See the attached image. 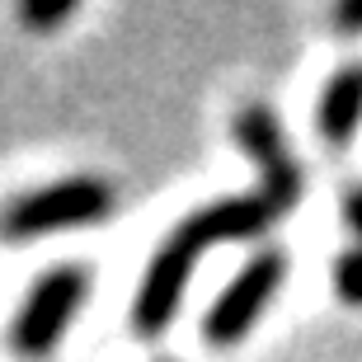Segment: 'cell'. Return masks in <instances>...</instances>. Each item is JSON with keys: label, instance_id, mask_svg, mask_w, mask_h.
Here are the masks:
<instances>
[{"label": "cell", "instance_id": "1", "mask_svg": "<svg viewBox=\"0 0 362 362\" xmlns=\"http://www.w3.org/2000/svg\"><path fill=\"white\" fill-rule=\"evenodd\" d=\"M269 226H273V207L259 193H235V198H221L202 212L184 216L141 273V287H136V301H132V329L146 339L165 334L170 320L179 315V306H184V287L193 278V264L202 259V250L255 240Z\"/></svg>", "mask_w": 362, "mask_h": 362}, {"label": "cell", "instance_id": "2", "mask_svg": "<svg viewBox=\"0 0 362 362\" xmlns=\"http://www.w3.org/2000/svg\"><path fill=\"white\" fill-rule=\"evenodd\" d=\"M118 193L108 188V179L76 175L57 179V184L28 188L0 212V235L5 240H42V235H62V230H81L113 216Z\"/></svg>", "mask_w": 362, "mask_h": 362}, {"label": "cell", "instance_id": "3", "mask_svg": "<svg viewBox=\"0 0 362 362\" xmlns=\"http://www.w3.org/2000/svg\"><path fill=\"white\" fill-rule=\"evenodd\" d=\"M85 301H90V269L85 264H57V269L38 273L10 325V349L24 362H42L47 353H57L62 334L85 310Z\"/></svg>", "mask_w": 362, "mask_h": 362}, {"label": "cell", "instance_id": "4", "mask_svg": "<svg viewBox=\"0 0 362 362\" xmlns=\"http://www.w3.org/2000/svg\"><path fill=\"white\" fill-rule=\"evenodd\" d=\"M230 132H235L240 151L250 156V165L259 170V198L273 207V216L292 212L306 193V175L292 156V141L282 132L278 113L269 104H245L230 122Z\"/></svg>", "mask_w": 362, "mask_h": 362}, {"label": "cell", "instance_id": "5", "mask_svg": "<svg viewBox=\"0 0 362 362\" xmlns=\"http://www.w3.org/2000/svg\"><path fill=\"white\" fill-rule=\"evenodd\" d=\"M282 278H287V255L282 250H259L235 278L221 287V296L212 301V310L202 315V334L212 349H235L255 320L269 310V301L278 296Z\"/></svg>", "mask_w": 362, "mask_h": 362}, {"label": "cell", "instance_id": "6", "mask_svg": "<svg viewBox=\"0 0 362 362\" xmlns=\"http://www.w3.org/2000/svg\"><path fill=\"white\" fill-rule=\"evenodd\" d=\"M315 127H320L325 146H349L362 127V62H349L329 76L315 108Z\"/></svg>", "mask_w": 362, "mask_h": 362}, {"label": "cell", "instance_id": "7", "mask_svg": "<svg viewBox=\"0 0 362 362\" xmlns=\"http://www.w3.org/2000/svg\"><path fill=\"white\" fill-rule=\"evenodd\" d=\"M334 292L349 301V306H362V245L358 250H344L334 259Z\"/></svg>", "mask_w": 362, "mask_h": 362}, {"label": "cell", "instance_id": "8", "mask_svg": "<svg viewBox=\"0 0 362 362\" xmlns=\"http://www.w3.org/2000/svg\"><path fill=\"white\" fill-rule=\"evenodd\" d=\"M71 14H76V5L71 0H62V5H42V0H28V5H19V19H24L28 28H57V24H66Z\"/></svg>", "mask_w": 362, "mask_h": 362}, {"label": "cell", "instance_id": "9", "mask_svg": "<svg viewBox=\"0 0 362 362\" xmlns=\"http://www.w3.org/2000/svg\"><path fill=\"white\" fill-rule=\"evenodd\" d=\"M334 24L344 28V33H358L362 28V0H344V5L334 10Z\"/></svg>", "mask_w": 362, "mask_h": 362}, {"label": "cell", "instance_id": "10", "mask_svg": "<svg viewBox=\"0 0 362 362\" xmlns=\"http://www.w3.org/2000/svg\"><path fill=\"white\" fill-rule=\"evenodd\" d=\"M344 221L362 235V184H353L349 193H344Z\"/></svg>", "mask_w": 362, "mask_h": 362}]
</instances>
